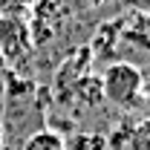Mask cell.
<instances>
[{
  "mask_svg": "<svg viewBox=\"0 0 150 150\" xmlns=\"http://www.w3.org/2000/svg\"><path fill=\"white\" fill-rule=\"evenodd\" d=\"M93 3H101V0H93Z\"/></svg>",
  "mask_w": 150,
  "mask_h": 150,
  "instance_id": "obj_10",
  "label": "cell"
},
{
  "mask_svg": "<svg viewBox=\"0 0 150 150\" xmlns=\"http://www.w3.org/2000/svg\"><path fill=\"white\" fill-rule=\"evenodd\" d=\"M127 150H150V118H142L130 127Z\"/></svg>",
  "mask_w": 150,
  "mask_h": 150,
  "instance_id": "obj_5",
  "label": "cell"
},
{
  "mask_svg": "<svg viewBox=\"0 0 150 150\" xmlns=\"http://www.w3.org/2000/svg\"><path fill=\"white\" fill-rule=\"evenodd\" d=\"M23 150H67V139H64L58 130L40 127V130H35V133L26 136Z\"/></svg>",
  "mask_w": 150,
  "mask_h": 150,
  "instance_id": "obj_4",
  "label": "cell"
},
{
  "mask_svg": "<svg viewBox=\"0 0 150 150\" xmlns=\"http://www.w3.org/2000/svg\"><path fill=\"white\" fill-rule=\"evenodd\" d=\"M72 95L81 101V104H87V107H98V104L104 101L101 78H95V75H81V78L72 84Z\"/></svg>",
  "mask_w": 150,
  "mask_h": 150,
  "instance_id": "obj_3",
  "label": "cell"
},
{
  "mask_svg": "<svg viewBox=\"0 0 150 150\" xmlns=\"http://www.w3.org/2000/svg\"><path fill=\"white\" fill-rule=\"evenodd\" d=\"M110 142L104 133H78L72 139V144H67V150H107Z\"/></svg>",
  "mask_w": 150,
  "mask_h": 150,
  "instance_id": "obj_6",
  "label": "cell"
},
{
  "mask_svg": "<svg viewBox=\"0 0 150 150\" xmlns=\"http://www.w3.org/2000/svg\"><path fill=\"white\" fill-rule=\"evenodd\" d=\"M0 150H6V124L0 121Z\"/></svg>",
  "mask_w": 150,
  "mask_h": 150,
  "instance_id": "obj_8",
  "label": "cell"
},
{
  "mask_svg": "<svg viewBox=\"0 0 150 150\" xmlns=\"http://www.w3.org/2000/svg\"><path fill=\"white\" fill-rule=\"evenodd\" d=\"M3 98H6V81L0 78V101H3ZM0 107H3V104H0Z\"/></svg>",
  "mask_w": 150,
  "mask_h": 150,
  "instance_id": "obj_9",
  "label": "cell"
},
{
  "mask_svg": "<svg viewBox=\"0 0 150 150\" xmlns=\"http://www.w3.org/2000/svg\"><path fill=\"white\" fill-rule=\"evenodd\" d=\"M127 9L139 12V15H150V0H121Z\"/></svg>",
  "mask_w": 150,
  "mask_h": 150,
  "instance_id": "obj_7",
  "label": "cell"
},
{
  "mask_svg": "<svg viewBox=\"0 0 150 150\" xmlns=\"http://www.w3.org/2000/svg\"><path fill=\"white\" fill-rule=\"evenodd\" d=\"M101 87H104V101L118 104V107H133V101L144 87V75L130 61H115L104 69Z\"/></svg>",
  "mask_w": 150,
  "mask_h": 150,
  "instance_id": "obj_1",
  "label": "cell"
},
{
  "mask_svg": "<svg viewBox=\"0 0 150 150\" xmlns=\"http://www.w3.org/2000/svg\"><path fill=\"white\" fill-rule=\"evenodd\" d=\"M121 40L136 43L139 49L150 52V15L133 12L130 18H121Z\"/></svg>",
  "mask_w": 150,
  "mask_h": 150,
  "instance_id": "obj_2",
  "label": "cell"
}]
</instances>
